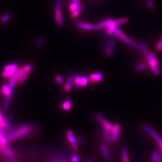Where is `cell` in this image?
Segmentation results:
<instances>
[{
    "instance_id": "cell-30",
    "label": "cell",
    "mask_w": 162,
    "mask_h": 162,
    "mask_svg": "<svg viewBox=\"0 0 162 162\" xmlns=\"http://www.w3.org/2000/svg\"><path fill=\"white\" fill-rule=\"evenodd\" d=\"M23 68H24V70L25 71L30 72V71L33 68V65L31 63H29V64H27V65H25Z\"/></svg>"
},
{
    "instance_id": "cell-5",
    "label": "cell",
    "mask_w": 162,
    "mask_h": 162,
    "mask_svg": "<svg viewBox=\"0 0 162 162\" xmlns=\"http://www.w3.org/2000/svg\"><path fill=\"white\" fill-rule=\"evenodd\" d=\"M0 153L9 162H16L13 152L7 145L5 147L0 146Z\"/></svg>"
},
{
    "instance_id": "cell-4",
    "label": "cell",
    "mask_w": 162,
    "mask_h": 162,
    "mask_svg": "<svg viewBox=\"0 0 162 162\" xmlns=\"http://www.w3.org/2000/svg\"><path fill=\"white\" fill-rule=\"evenodd\" d=\"M95 117L97 122L100 124V125L103 129L110 131L112 130L114 125H113L102 114L99 113H97L95 114Z\"/></svg>"
},
{
    "instance_id": "cell-24",
    "label": "cell",
    "mask_w": 162,
    "mask_h": 162,
    "mask_svg": "<svg viewBox=\"0 0 162 162\" xmlns=\"http://www.w3.org/2000/svg\"><path fill=\"white\" fill-rule=\"evenodd\" d=\"M82 10V7L81 5L78 7L77 9L75 10L74 11L72 12V16L73 18H76L77 16L79 15L81 12Z\"/></svg>"
},
{
    "instance_id": "cell-9",
    "label": "cell",
    "mask_w": 162,
    "mask_h": 162,
    "mask_svg": "<svg viewBox=\"0 0 162 162\" xmlns=\"http://www.w3.org/2000/svg\"><path fill=\"white\" fill-rule=\"evenodd\" d=\"M147 58L148 63L154 73H155L156 74H159L160 70L158 66V60L155 54L151 53Z\"/></svg>"
},
{
    "instance_id": "cell-17",
    "label": "cell",
    "mask_w": 162,
    "mask_h": 162,
    "mask_svg": "<svg viewBox=\"0 0 162 162\" xmlns=\"http://www.w3.org/2000/svg\"><path fill=\"white\" fill-rule=\"evenodd\" d=\"M91 81L93 82H97L102 81L103 79V75L100 73H95L91 75Z\"/></svg>"
},
{
    "instance_id": "cell-41",
    "label": "cell",
    "mask_w": 162,
    "mask_h": 162,
    "mask_svg": "<svg viewBox=\"0 0 162 162\" xmlns=\"http://www.w3.org/2000/svg\"><path fill=\"white\" fill-rule=\"evenodd\" d=\"M65 162L64 161H59V162Z\"/></svg>"
},
{
    "instance_id": "cell-21",
    "label": "cell",
    "mask_w": 162,
    "mask_h": 162,
    "mask_svg": "<svg viewBox=\"0 0 162 162\" xmlns=\"http://www.w3.org/2000/svg\"><path fill=\"white\" fill-rule=\"evenodd\" d=\"M72 107V102L70 100H66L62 104V108L63 110H68Z\"/></svg>"
},
{
    "instance_id": "cell-33",
    "label": "cell",
    "mask_w": 162,
    "mask_h": 162,
    "mask_svg": "<svg viewBox=\"0 0 162 162\" xmlns=\"http://www.w3.org/2000/svg\"><path fill=\"white\" fill-rule=\"evenodd\" d=\"M145 1L149 8L150 9H153L154 5V3H153L152 0H145Z\"/></svg>"
},
{
    "instance_id": "cell-20",
    "label": "cell",
    "mask_w": 162,
    "mask_h": 162,
    "mask_svg": "<svg viewBox=\"0 0 162 162\" xmlns=\"http://www.w3.org/2000/svg\"><path fill=\"white\" fill-rule=\"evenodd\" d=\"M8 140L7 139V136H5L3 132L0 131V146L5 147L7 145Z\"/></svg>"
},
{
    "instance_id": "cell-12",
    "label": "cell",
    "mask_w": 162,
    "mask_h": 162,
    "mask_svg": "<svg viewBox=\"0 0 162 162\" xmlns=\"http://www.w3.org/2000/svg\"><path fill=\"white\" fill-rule=\"evenodd\" d=\"M120 131H121V126L118 123H116L113 126L112 130V134L114 142H117L119 140Z\"/></svg>"
},
{
    "instance_id": "cell-7",
    "label": "cell",
    "mask_w": 162,
    "mask_h": 162,
    "mask_svg": "<svg viewBox=\"0 0 162 162\" xmlns=\"http://www.w3.org/2000/svg\"><path fill=\"white\" fill-rule=\"evenodd\" d=\"M115 37H111L107 40L104 48V54L107 56H111L114 53L115 50Z\"/></svg>"
},
{
    "instance_id": "cell-16",
    "label": "cell",
    "mask_w": 162,
    "mask_h": 162,
    "mask_svg": "<svg viewBox=\"0 0 162 162\" xmlns=\"http://www.w3.org/2000/svg\"><path fill=\"white\" fill-rule=\"evenodd\" d=\"M74 76L73 75H71L68 78V81L66 84V86H64V90L66 92H68L71 90L73 84L74 83Z\"/></svg>"
},
{
    "instance_id": "cell-19",
    "label": "cell",
    "mask_w": 162,
    "mask_h": 162,
    "mask_svg": "<svg viewBox=\"0 0 162 162\" xmlns=\"http://www.w3.org/2000/svg\"><path fill=\"white\" fill-rule=\"evenodd\" d=\"M122 158L123 162H130L128 157V152L125 147H122L121 149Z\"/></svg>"
},
{
    "instance_id": "cell-6",
    "label": "cell",
    "mask_w": 162,
    "mask_h": 162,
    "mask_svg": "<svg viewBox=\"0 0 162 162\" xmlns=\"http://www.w3.org/2000/svg\"><path fill=\"white\" fill-rule=\"evenodd\" d=\"M113 34L115 36H117L118 38L122 39V40H124V42H125L126 43H127L129 45H131L132 47L136 48V49H137L139 47L138 45H137L136 43L134 42L133 40H131L130 38H128V37H127L123 33V32L122 31L119 27H117L115 29V31H114V33Z\"/></svg>"
},
{
    "instance_id": "cell-38",
    "label": "cell",
    "mask_w": 162,
    "mask_h": 162,
    "mask_svg": "<svg viewBox=\"0 0 162 162\" xmlns=\"http://www.w3.org/2000/svg\"><path fill=\"white\" fill-rule=\"evenodd\" d=\"M94 162V158L93 156H90L86 160L85 162Z\"/></svg>"
},
{
    "instance_id": "cell-13",
    "label": "cell",
    "mask_w": 162,
    "mask_h": 162,
    "mask_svg": "<svg viewBox=\"0 0 162 162\" xmlns=\"http://www.w3.org/2000/svg\"><path fill=\"white\" fill-rule=\"evenodd\" d=\"M10 123L7 119H5L2 115V113L0 110V131L3 132L9 128Z\"/></svg>"
},
{
    "instance_id": "cell-27",
    "label": "cell",
    "mask_w": 162,
    "mask_h": 162,
    "mask_svg": "<svg viewBox=\"0 0 162 162\" xmlns=\"http://www.w3.org/2000/svg\"><path fill=\"white\" fill-rule=\"evenodd\" d=\"M45 42V40L43 38H38L35 42V45L37 47H40L41 46L44 44V43Z\"/></svg>"
},
{
    "instance_id": "cell-8",
    "label": "cell",
    "mask_w": 162,
    "mask_h": 162,
    "mask_svg": "<svg viewBox=\"0 0 162 162\" xmlns=\"http://www.w3.org/2000/svg\"><path fill=\"white\" fill-rule=\"evenodd\" d=\"M61 1H58L55 6V21L56 24L60 27H62L64 24V20L61 11Z\"/></svg>"
},
{
    "instance_id": "cell-39",
    "label": "cell",
    "mask_w": 162,
    "mask_h": 162,
    "mask_svg": "<svg viewBox=\"0 0 162 162\" xmlns=\"http://www.w3.org/2000/svg\"><path fill=\"white\" fill-rule=\"evenodd\" d=\"M155 162H162V153H161V152H160L158 158Z\"/></svg>"
},
{
    "instance_id": "cell-2",
    "label": "cell",
    "mask_w": 162,
    "mask_h": 162,
    "mask_svg": "<svg viewBox=\"0 0 162 162\" xmlns=\"http://www.w3.org/2000/svg\"><path fill=\"white\" fill-rule=\"evenodd\" d=\"M18 68V65L17 63H11L7 64L5 66L2 75L3 77H7V81L10 82L13 79Z\"/></svg>"
},
{
    "instance_id": "cell-28",
    "label": "cell",
    "mask_w": 162,
    "mask_h": 162,
    "mask_svg": "<svg viewBox=\"0 0 162 162\" xmlns=\"http://www.w3.org/2000/svg\"><path fill=\"white\" fill-rule=\"evenodd\" d=\"M25 71L24 70V68H18V70L17 71V72L16 73L15 75H14V77H15L16 78L18 79L22 75L23 73H24Z\"/></svg>"
},
{
    "instance_id": "cell-32",
    "label": "cell",
    "mask_w": 162,
    "mask_h": 162,
    "mask_svg": "<svg viewBox=\"0 0 162 162\" xmlns=\"http://www.w3.org/2000/svg\"><path fill=\"white\" fill-rule=\"evenodd\" d=\"M145 68V65L144 64H140L136 66L134 68V69L136 71H140V70H143Z\"/></svg>"
},
{
    "instance_id": "cell-11",
    "label": "cell",
    "mask_w": 162,
    "mask_h": 162,
    "mask_svg": "<svg viewBox=\"0 0 162 162\" xmlns=\"http://www.w3.org/2000/svg\"><path fill=\"white\" fill-rule=\"evenodd\" d=\"M66 137L72 149L75 151L77 150L78 149V146L77 144V137L75 136L74 133H73L72 131L69 130L66 132Z\"/></svg>"
},
{
    "instance_id": "cell-36",
    "label": "cell",
    "mask_w": 162,
    "mask_h": 162,
    "mask_svg": "<svg viewBox=\"0 0 162 162\" xmlns=\"http://www.w3.org/2000/svg\"><path fill=\"white\" fill-rule=\"evenodd\" d=\"M79 6H80V5H77L76 4H75V3H73V4H71V5H70V10H71L72 12L74 11L75 10L77 9Z\"/></svg>"
},
{
    "instance_id": "cell-31",
    "label": "cell",
    "mask_w": 162,
    "mask_h": 162,
    "mask_svg": "<svg viewBox=\"0 0 162 162\" xmlns=\"http://www.w3.org/2000/svg\"><path fill=\"white\" fill-rule=\"evenodd\" d=\"M157 50L158 51H161L162 50V35L160 37V40H158V42L157 45Z\"/></svg>"
},
{
    "instance_id": "cell-29",
    "label": "cell",
    "mask_w": 162,
    "mask_h": 162,
    "mask_svg": "<svg viewBox=\"0 0 162 162\" xmlns=\"http://www.w3.org/2000/svg\"><path fill=\"white\" fill-rule=\"evenodd\" d=\"M159 153H160V152H158V151H155V152H153L152 156H151V159L153 162H155L156 161V160L158 158Z\"/></svg>"
},
{
    "instance_id": "cell-14",
    "label": "cell",
    "mask_w": 162,
    "mask_h": 162,
    "mask_svg": "<svg viewBox=\"0 0 162 162\" xmlns=\"http://www.w3.org/2000/svg\"><path fill=\"white\" fill-rule=\"evenodd\" d=\"M100 149L102 153L103 154L104 159L106 161H109L110 160V155L108 152V149L105 145H101L100 147Z\"/></svg>"
},
{
    "instance_id": "cell-10",
    "label": "cell",
    "mask_w": 162,
    "mask_h": 162,
    "mask_svg": "<svg viewBox=\"0 0 162 162\" xmlns=\"http://www.w3.org/2000/svg\"><path fill=\"white\" fill-rule=\"evenodd\" d=\"M89 79L88 77L81 75H78L74 77V83L77 88H83L88 85Z\"/></svg>"
},
{
    "instance_id": "cell-3",
    "label": "cell",
    "mask_w": 162,
    "mask_h": 162,
    "mask_svg": "<svg viewBox=\"0 0 162 162\" xmlns=\"http://www.w3.org/2000/svg\"><path fill=\"white\" fill-rule=\"evenodd\" d=\"M142 130L145 132V133L149 134L151 135V136L155 139L156 142L158 143L159 146H160V149L161 151H162V138L160 136V135L156 133L154 129L151 128V127L147 126V125H143L141 127Z\"/></svg>"
},
{
    "instance_id": "cell-26",
    "label": "cell",
    "mask_w": 162,
    "mask_h": 162,
    "mask_svg": "<svg viewBox=\"0 0 162 162\" xmlns=\"http://www.w3.org/2000/svg\"><path fill=\"white\" fill-rule=\"evenodd\" d=\"M140 47L141 48V50H142V52L143 53V54H144V55H145V56L146 57L149 56V53L148 50H147V47H146V46H145L144 44H142H142H141L140 45Z\"/></svg>"
},
{
    "instance_id": "cell-1",
    "label": "cell",
    "mask_w": 162,
    "mask_h": 162,
    "mask_svg": "<svg viewBox=\"0 0 162 162\" xmlns=\"http://www.w3.org/2000/svg\"><path fill=\"white\" fill-rule=\"evenodd\" d=\"M32 131V127L29 124H24L14 129L7 135L8 142H14L17 140L27 137Z\"/></svg>"
},
{
    "instance_id": "cell-25",
    "label": "cell",
    "mask_w": 162,
    "mask_h": 162,
    "mask_svg": "<svg viewBox=\"0 0 162 162\" xmlns=\"http://www.w3.org/2000/svg\"><path fill=\"white\" fill-rule=\"evenodd\" d=\"M11 18V15L10 13H6L4 14L1 17V21L2 23H6L10 20V19Z\"/></svg>"
},
{
    "instance_id": "cell-23",
    "label": "cell",
    "mask_w": 162,
    "mask_h": 162,
    "mask_svg": "<svg viewBox=\"0 0 162 162\" xmlns=\"http://www.w3.org/2000/svg\"><path fill=\"white\" fill-rule=\"evenodd\" d=\"M29 72L24 71L22 75L18 79V82L19 83H22L25 81V80L27 79V77H29Z\"/></svg>"
},
{
    "instance_id": "cell-22",
    "label": "cell",
    "mask_w": 162,
    "mask_h": 162,
    "mask_svg": "<svg viewBox=\"0 0 162 162\" xmlns=\"http://www.w3.org/2000/svg\"><path fill=\"white\" fill-rule=\"evenodd\" d=\"M12 95V93H10L7 96H5V97L4 101L3 103V108H7L9 105L10 101L11 99Z\"/></svg>"
},
{
    "instance_id": "cell-15",
    "label": "cell",
    "mask_w": 162,
    "mask_h": 162,
    "mask_svg": "<svg viewBox=\"0 0 162 162\" xmlns=\"http://www.w3.org/2000/svg\"><path fill=\"white\" fill-rule=\"evenodd\" d=\"M75 24L77 27H79L81 29H84V30H93V25H91L88 23L76 22L75 23Z\"/></svg>"
},
{
    "instance_id": "cell-34",
    "label": "cell",
    "mask_w": 162,
    "mask_h": 162,
    "mask_svg": "<svg viewBox=\"0 0 162 162\" xmlns=\"http://www.w3.org/2000/svg\"><path fill=\"white\" fill-rule=\"evenodd\" d=\"M80 161V157L77 155H74L71 157V162H79Z\"/></svg>"
},
{
    "instance_id": "cell-18",
    "label": "cell",
    "mask_w": 162,
    "mask_h": 162,
    "mask_svg": "<svg viewBox=\"0 0 162 162\" xmlns=\"http://www.w3.org/2000/svg\"><path fill=\"white\" fill-rule=\"evenodd\" d=\"M2 92L3 94L7 96L11 93H13V89L10 88L9 84H4L2 87Z\"/></svg>"
},
{
    "instance_id": "cell-37",
    "label": "cell",
    "mask_w": 162,
    "mask_h": 162,
    "mask_svg": "<svg viewBox=\"0 0 162 162\" xmlns=\"http://www.w3.org/2000/svg\"><path fill=\"white\" fill-rule=\"evenodd\" d=\"M77 142L79 143H83L85 141V140L84 139L83 137L77 136Z\"/></svg>"
},
{
    "instance_id": "cell-35",
    "label": "cell",
    "mask_w": 162,
    "mask_h": 162,
    "mask_svg": "<svg viewBox=\"0 0 162 162\" xmlns=\"http://www.w3.org/2000/svg\"><path fill=\"white\" fill-rule=\"evenodd\" d=\"M56 81L60 85H62L63 84V82H64L62 77H61V76H60V75H57L56 77Z\"/></svg>"
},
{
    "instance_id": "cell-40",
    "label": "cell",
    "mask_w": 162,
    "mask_h": 162,
    "mask_svg": "<svg viewBox=\"0 0 162 162\" xmlns=\"http://www.w3.org/2000/svg\"><path fill=\"white\" fill-rule=\"evenodd\" d=\"M72 1L74 3L76 4L77 5H80V3L79 0H72Z\"/></svg>"
}]
</instances>
